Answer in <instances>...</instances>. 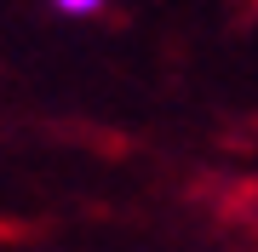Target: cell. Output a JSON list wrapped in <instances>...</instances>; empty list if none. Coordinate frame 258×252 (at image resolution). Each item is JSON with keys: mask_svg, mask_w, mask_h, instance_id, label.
<instances>
[{"mask_svg": "<svg viewBox=\"0 0 258 252\" xmlns=\"http://www.w3.org/2000/svg\"><path fill=\"white\" fill-rule=\"evenodd\" d=\"M63 18H98V12H109V0H52Z\"/></svg>", "mask_w": 258, "mask_h": 252, "instance_id": "1", "label": "cell"}]
</instances>
